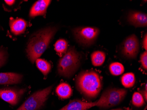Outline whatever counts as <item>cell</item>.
Instances as JSON below:
<instances>
[{
    "mask_svg": "<svg viewBox=\"0 0 147 110\" xmlns=\"http://www.w3.org/2000/svg\"><path fill=\"white\" fill-rule=\"evenodd\" d=\"M108 101L106 108L118 105L123 100L127 91L123 88H110L107 89Z\"/></svg>",
    "mask_w": 147,
    "mask_h": 110,
    "instance_id": "obj_9",
    "label": "cell"
},
{
    "mask_svg": "<svg viewBox=\"0 0 147 110\" xmlns=\"http://www.w3.org/2000/svg\"><path fill=\"white\" fill-rule=\"evenodd\" d=\"M56 92L59 97L63 99L69 98L72 93L71 86L65 82L59 84L56 88Z\"/></svg>",
    "mask_w": 147,
    "mask_h": 110,
    "instance_id": "obj_14",
    "label": "cell"
},
{
    "mask_svg": "<svg viewBox=\"0 0 147 110\" xmlns=\"http://www.w3.org/2000/svg\"><path fill=\"white\" fill-rule=\"evenodd\" d=\"M8 57V53L4 49H0V68L5 65Z\"/></svg>",
    "mask_w": 147,
    "mask_h": 110,
    "instance_id": "obj_21",
    "label": "cell"
},
{
    "mask_svg": "<svg viewBox=\"0 0 147 110\" xmlns=\"http://www.w3.org/2000/svg\"><path fill=\"white\" fill-rule=\"evenodd\" d=\"M57 30V27L49 26L39 30L30 37L26 50L28 57L32 63L47 49Z\"/></svg>",
    "mask_w": 147,
    "mask_h": 110,
    "instance_id": "obj_1",
    "label": "cell"
},
{
    "mask_svg": "<svg viewBox=\"0 0 147 110\" xmlns=\"http://www.w3.org/2000/svg\"><path fill=\"white\" fill-rule=\"evenodd\" d=\"M107 101L108 92L106 90L98 101L93 102H86L79 100H74L70 101L68 104L59 110H87L95 106L106 108Z\"/></svg>",
    "mask_w": 147,
    "mask_h": 110,
    "instance_id": "obj_6",
    "label": "cell"
},
{
    "mask_svg": "<svg viewBox=\"0 0 147 110\" xmlns=\"http://www.w3.org/2000/svg\"><path fill=\"white\" fill-rule=\"evenodd\" d=\"M140 45L138 37L132 34L126 38L122 45V54L125 57L135 59L139 52Z\"/></svg>",
    "mask_w": 147,
    "mask_h": 110,
    "instance_id": "obj_8",
    "label": "cell"
},
{
    "mask_svg": "<svg viewBox=\"0 0 147 110\" xmlns=\"http://www.w3.org/2000/svg\"><path fill=\"white\" fill-rule=\"evenodd\" d=\"M127 20L130 24L135 27H146L147 26V14L141 11H130Z\"/></svg>",
    "mask_w": 147,
    "mask_h": 110,
    "instance_id": "obj_10",
    "label": "cell"
},
{
    "mask_svg": "<svg viewBox=\"0 0 147 110\" xmlns=\"http://www.w3.org/2000/svg\"><path fill=\"white\" fill-rule=\"evenodd\" d=\"M68 43L63 39H60L55 44V49L59 56H62L67 51Z\"/></svg>",
    "mask_w": 147,
    "mask_h": 110,
    "instance_id": "obj_18",
    "label": "cell"
},
{
    "mask_svg": "<svg viewBox=\"0 0 147 110\" xmlns=\"http://www.w3.org/2000/svg\"><path fill=\"white\" fill-rule=\"evenodd\" d=\"M135 75L132 72L125 74L121 78L122 85L126 88L132 87L135 84Z\"/></svg>",
    "mask_w": 147,
    "mask_h": 110,
    "instance_id": "obj_17",
    "label": "cell"
},
{
    "mask_svg": "<svg viewBox=\"0 0 147 110\" xmlns=\"http://www.w3.org/2000/svg\"><path fill=\"white\" fill-rule=\"evenodd\" d=\"M132 102L133 105L137 107H141L145 104L143 97L139 92H135L133 94Z\"/></svg>",
    "mask_w": 147,
    "mask_h": 110,
    "instance_id": "obj_20",
    "label": "cell"
},
{
    "mask_svg": "<svg viewBox=\"0 0 147 110\" xmlns=\"http://www.w3.org/2000/svg\"><path fill=\"white\" fill-rule=\"evenodd\" d=\"M26 91L25 88L14 87L0 88V98L11 106H16Z\"/></svg>",
    "mask_w": 147,
    "mask_h": 110,
    "instance_id": "obj_7",
    "label": "cell"
},
{
    "mask_svg": "<svg viewBox=\"0 0 147 110\" xmlns=\"http://www.w3.org/2000/svg\"><path fill=\"white\" fill-rule=\"evenodd\" d=\"M74 35L77 42L83 46H90L95 42L100 30L97 27L81 26L73 30Z\"/></svg>",
    "mask_w": 147,
    "mask_h": 110,
    "instance_id": "obj_5",
    "label": "cell"
},
{
    "mask_svg": "<svg viewBox=\"0 0 147 110\" xmlns=\"http://www.w3.org/2000/svg\"><path fill=\"white\" fill-rule=\"evenodd\" d=\"M140 93L142 94L144 99L146 101H147V85L146 84L145 86V88H144L142 90L140 91Z\"/></svg>",
    "mask_w": 147,
    "mask_h": 110,
    "instance_id": "obj_23",
    "label": "cell"
},
{
    "mask_svg": "<svg viewBox=\"0 0 147 110\" xmlns=\"http://www.w3.org/2000/svg\"><path fill=\"white\" fill-rule=\"evenodd\" d=\"M80 55L73 47H70L59 60L57 72L60 76L69 78L76 72L80 65Z\"/></svg>",
    "mask_w": 147,
    "mask_h": 110,
    "instance_id": "obj_3",
    "label": "cell"
},
{
    "mask_svg": "<svg viewBox=\"0 0 147 110\" xmlns=\"http://www.w3.org/2000/svg\"><path fill=\"white\" fill-rule=\"evenodd\" d=\"M123 110L122 109H112V110Z\"/></svg>",
    "mask_w": 147,
    "mask_h": 110,
    "instance_id": "obj_26",
    "label": "cell"
},
{
    "mask_svg": "<svg viewBox=\"0 0 147 110\" xmlns=\"http://www.w3.org/2000/svg\"><path fill=\"white\" fill-rule=\"evenodd\" d=\"M106 59V54L103 51H97L93 52L91 55V59L92 65L95 67L101 66Z\"/></svg>",
    "mask_w": 147,
    "mask_h": 110,
    "instance_id": "obj_15",
    "label": "cell"
},
{
    "mask_svg": "<svg viewBox=\"0 0 147 110\" xmlns=\"http://www.w3.org/2000/svg\"><path fill=\"white\" fill-rule=\"evenodd\" d=\"M143 46L146 51L147 50V34H145L143 39Z\"/></svg>",
    "mask_w": 147,
    "mask_h": 110,
    "instance_id": "obj_24",
    "label": "cell"
},
{
    "mask_svg": "<svg viewBox=\"0 0 147 110\" xmlns=\"http://www.w3.org/2000/svg\"><path fill=\"white\" fill-rule=\"evenodd\" d=\"M53 86L37 91L30 95L16 110H39L45 104Z\"/></svg>",
    "mask_w": 147,
    "mask_h": 110,
    "instance_id": "obj_4",
    "label": "cell"
},
{
    "mask_svg": "<svg viewBox=\"0 0 147 110\" xmlns=\"http://www.w3.org/2000/svg\"><path fill=\"white\" fill-rule=\"evenodd\" d=\"M28 23L23 19H14L11 17L9 20V26L11 33L15 35H20L25 31Z\"/></svg>",
    "mask_w": 147,
    "mask_h": 110,
    "instance_id": "obj_13",
    "label": "cell"
},
{
    "mask_svg": "<svg viewBox=\"0 0 147 110\" xmlns=\"http://www.w3.org/2000/svg\"><path fill=\"white\" fill-rule=\"evenodd\" d=\"M23 75L14 72L0 73V85H14L21 83Z\"/></svg>",
    "mask_w": 147,
    "mask_h": 110,
    "instance_id": "obj_11",
    "label": "cell"
},
{
    "mask_svg": "<svg viewBox=\"0 0 147 110\" xmlns=\"http://www.w3.org/2000/svg\"><path fill=\"white\" fill-rule=\"evenodd\" d=\"M51 1L49 0H39L36 1L32 6L30 11V17H35L39 16L45 14Z\"/></svg>",
    "mask_w": 147,
    "mask_h": 110,
    "instance_id": "obj_12",
    "label": "cell"
},
{
    "mask_svg": "<svg viewBox=\"0 0 147 110\" xmlns=\"http://www.w3.org/2000/svg\"><path fill=\"white\" fill-rule=\"evenodd\" d=\"M109 71L112 75L119 76L123 74L124 72V67L120 63L113 62L110 65Z\"/></svg>",
    "mask_w": 147,
    "mask_h": 110,
    "instance_id": "obj_19",
    "label": "cell"
},
{
    "mask_svg": "<svg viewBox=\"0 0 147 110\" xmlns=\"http://www.w3.org/2000/svg\"><path fill=\"white\" fill-rule=\"evenodd\" d=\"M76 86L78 90L85 97L94 99L101 91L102 81L99 74L95 71H83L77 77Z\"/></svg>",
    "mask_w": 147,
    "mask_h": 110,
    "instance_id": "obj_2",
    "label": "cell"
},
{
    "mask_svg": "<svg viewBox=\"0 0 147 110\" xmlns=\"http://www.w3.org/2000/svg\"><path fill=\"white\" fill-rule=\"evenodd\" d=\"M4 1L5 2L7 5H8L9 6H11L14 5V4L15 3L16 1H14V0H10V1L7 0V1Z\"/></svg>",
    "mask_w": 147,
    "mask_h": 110,
    "instance_id": "obj_25",
    "label": "cell"
},
{
    "mask_svg": "<svg viewBox=\"0 0 147 110\" xmlns=\"http://www.w3.org/2000/svg\"><path fill=\"white\" fill-rule=\"evenodd\" d=\"M140 61L143 67L145 70L147 69V51L144 52L140 57Z\"/></svg>",
    "mask_w": 147,
    "mask_h": 110,
    "instance_id": "obj_22",
    "label": "cell"
},
{
    "mask_svg": "<svg viewBox=\"0 0 147 110\" xmlns=\"http://www.w3.org/2000/svg\"><path fill=\"white\" fill-rule=\"evenodd\" d=\"M36 66L40 72L46 76L49 73L51 69V65L46 60L38 58L36 59Z\"/></svg>",
    "mask_w": 147,
    "mask_h": 110,
    "instance_id": "obj_16",
    "label": "cell"
}]
</instances>
